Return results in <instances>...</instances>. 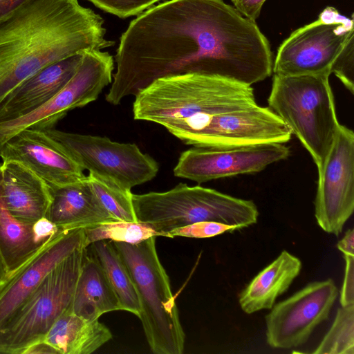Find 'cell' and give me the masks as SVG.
<instances>
[{
  "instance_id": "6da1fadb",
  "label": "cell",
  "mask_w": 354,
  "mask_h": 354,
  "mask_svg": "<svg viewBox=\"0 0 354 354\" xmlns=\"http://www.w3.org/2000/svg\"><path fill=\"white\" fill-rule=\"evenodd\" d=\"M263 47L255 21L223 0L165 1L140 14L122 33L106 101L118 105L158 78L186 73L248 83Z\"/></svg>"
},
{
  "instance_id": "7a4b0ae2",
  "label": "cell",
  "mask_w": 354,
  "mask_h": 354,
  "mask_svg": "<svg viewBox=\"0 0 354 354\" xmlns=\"http://www.w3.org/2000/svg\"><path fill=\"white\" fill-rule=\"evenodd\" d=\"M104 19L78 0H25L0 17V102L45 66L111 47Z\"/></svg>"
},
{
  "instance_id": "3957f363",
  "label": "cell",
  "mask_w": 354,
  "mask_h": 354,
  "mask_svg": "<svg viewBox=\"0 0 354 354\" xmlns=\"http://www.w3.org/2000/svg\"><path fill=\"white\" fill-rule=\"evenodd\" d=\"M135 97L134 120L158 124L169 132L196 117L257 104L251 86L198 73L158 78Z\"/></svg>"
},
{
  "instance_id": "277c9868",
  "label": "cell",
  "mask_w": 354,
  "mask_h": 354,
  "mask_svg": "<svg viewBox=\"0 0 354 354\" xmlns=\"http://www.w3.org/2000/svg\"><path fill=\"white\" fill-rule=\"evenodd\" d=\"M328 75H274L268 107L310 154L318 173L335 141L340 124Z\"/></svg>"
},
{
  "instance_id": "5b68a950",
  "label": "cell",
  "mask_w": 354,
  "mask_h": 354,
  "mask_svg": "<svg viewBox=\"0 0 354 354\" xmlns=\"http://www.w3.org/2000/svg\"><path fill=\"white\" fill-rule=\"evenodd\" d=\"M156 237L135 244L111 241L136 288L140 306L138 317L151 351L181 354L185 335L169 277L158 255Z\"/></svg>"
},
{
  "instance_id": "8992f818",
  "label": "cell",
  "mask_w": 354,
  "mask_h": 354,
  "mask_svg": "<svg viewBox=\"0 0 354 354\" xmlns=\"http://www.w3.org/2000/svg\"><path fill=\"white\" fill-rule=\"evenodd\" d=\"M136 220L151 225L162 236L201 221H214L241 229L255 224V203L199 185L179 183L162 192L132 194Z\"/></svg>"
},
{
  "instance_id": "52a82bcc",
  "label": "cell",
  "mask_w": 354,
  "mask_h": 354,
  "mask_svg": "<svg viewBox=\"0 0 354 354\" xmlns=\"http://www.w3.org/2000/svg\"><path fill=\"white\" fill-rule=\"evenodd\" d=\"M86 248H78L53 268L0 328V353L24 354L44 339L71 306Z\"/></svg>"
},
{
  "instance_id": "ba28073f",
  "label": "cell",
  "mask_w": 354,
  "mask_h": 354,
  "mask_svg": "<svg viewBox=\"0 0 354 354\" xmlns=\"http://www.w3.org/2000/svg\"><path fill=\"white\" fill-rule=\"evenodd\" d=\"M353 15L326 7L318 18L293 31L279 46L272 72L283 76L328 75L343 54L354 45Z\"/></svg>"
},
{
  "instance_id": "9c48e42d",
  "label": "cell",
  "mask_w": 354,
  "mask_h": 354,
  "mask_svg": "<svg viewBox=\"0 0 354 354\" xmlns=\"http://www.w3.org/2000/svg\"><path fill=\"white\" fill-rule=\"evenodd\" d=\"M84 170L124 189L150 181L159 170L158 162L134 143L112 141L107 137L45 130Z\"/></svg>"
},
{
  "instance_id": "30bf717a",
  "label": "cell",
  "mask_w": 354,
  "mask_h": 354,
  "mask_svg": "<svg viewBox=\"0 0 354 354\" xmlns=\"http://www.w3.org/2000/svg\"><path fill=\"white\" fill-rule=\"evenodd\" d=\"M292 134L269 107L258 105L186 122L177 138L194 147L288 142Z\"/></svg>"
},
{
  "instance_id": "8fae6325",
  "label": "cell",
  "mask_w": 354,
  "mask_h": 354,
  "mask_svg": "<svg viewBox=\"0 0 354 354\" xmlns=\"http://www.w3.org/2000/svg\"><path fill=\"white\" fill-rule=\"evenodd\" d=\"M113 69V58L108 52L84 51L75 73L56 95L23 117L0 122V149L18 131L27 128L52 129L68 111L96 100L111 84Z\"/></svg>"
},
{
  "instance_id": "7c38bea8",
  "label": "cell",
  "mask_w": 354,
  "mask_h": 354,
  "mask_svg": "<svg viewBox=\"0 0 354 354\" xmlns=\"http://www.w3.org/2000/svg\"><path fill=\"white\" fill-rule=\"evenodd\" d=\"M290 155V148L281 142L194 147L181 153L174 168V174L200 184L259 172Z\"/></svg>"
},
{
  "instance_id": "4fadbf2b",
  "label": "cell",
  "mask_w": 354,
  "mask_h": 354,
  "mask_svg": "<svg viewBox=\"0 0 354 354\" xmlns=\"http://www.w3.org/2000/svg\"><path fill=\"white\" fill-rule=\"evenodd\" d=\"M339 295L332 279L313 281L274 305L266 316V341L287 349L306 342L315 328L328 318Z\"/></svg>"
},
{
  "instance_id": "5bb4252c",
  "label": "cell",
  "mask_w": 354,
  "mask_h": 354,
  "mask_svg": "<svg viewBox=\"0 0 354 354\" xmlns=\"http://www.w3.org/2000/svg\"><path fill=\"white\" fill-rule=\"evenodd\" d=\"M354 210V133L340 124L318 173L315 216L326 232L338 236Z\"/></svg>"
},
{
  "instance_id": "9a60e30c",
  "label": "cell",
  "mask_w": 354,
  "mask_h": 354,
  "mask_svg": "<svg viewBox=\"0 0 354 354\" xmlns=\"http://www.w3.org/2000/svg\"><path fill=\"white\" fill-rule=\"evenodd\" d=\"M82 247H86L84 228L59 230L17 269L7 274L0 281V328L46 274Z\"/></svg>"
},
{
  "instance_id": "2e32d148",
  "label": "cell",
  "mask_w": 354,
  "mask_h": 354,
  "mask_svg": "<svg viewBox=\"0 0 354 354\" xmlns=\"http://www.w3.org/2000/svg\"><path fill=\"white\" fill-rule=\"evenodd\" d=\"M3 161H17L50 185L82 180L84 169L66 149L44 130L27 128L10 137L1 147Z\"/></svg>"
},
{
  "instance_id": "e0dca14e",
  "label": "cell",
  "mask_w": 354,
  "mask_h": 354,
  "mask_svg": "<svg viewBox=\"0 0 354 354\" xmlns=\"http://www.w3.org/2000/svg\"><path fill=\"white\" fill-rule=\"evenodd\" d=\"M83 53L45 66L14 88L0 102V122L23 117L56 95L75 73Z\"/></svg>"
},
{
  "instance_id": "ac0fdd59",
  "label": "cell",
  "mask_w": 354,
  "mask_h": 354,
  "mask_svg": "<svg viewBox=\"0 0 354 354\" xmlns=\"http://www.w3.org/2000/svg\"><path fill=\"white\" fill-rule=\"evenodd\" d=\"M0 185L4 203L17 219L32 224L46 218L50 187L30 169L17 161H3Z\"/></svg>"
},
{
  "instance_id": "d6986e66",
  "label": "cell",
  "mask_w": 354,
  "mask_h": 354,
  "mask_svg": "<svg viewBox=\"0 0 354 354\" xmlns=\"http://www.w3.org/2000/svg\"><path fill=\"white\" fill-rule=\"evenodd\" d=\"M51 201L46 218L59 230L86 228L118 221L101 205L87 177L63 185H50Z\"/></svg>"
},
{
  "instance_id": "ffe728a7",
  "label": "cell",
  "mask_w": 354,
  "mask_h": 354,
  "mask_svg": "<svg viewBox=\"0 0 354 354\" xmlns=\"http://www.w3.org/2000/svg\"><path fill=\"white\" fill-rule=\"evenodd\" d=\"M301 267L299 258L283 250L240 292L239 302L243 311L252 314L271 309L277 298L288 290L299 274Z\"/></svg>"
},
{
  "instance_id": "44dd1931",
  "label": "cell",
  "mask_w": 354,
  "mask_h": 354,
  "mask_svg": "<svg viewBox=\"0 0 354 354\" xmlns=\"http://www.w3.org/2000/svg\"><path fill=\"white\" fill-rule=\"evenodd\" d=\"M70 308L88 319H97L104 313L122 310L102 268L87 248Z\"/></svg>"
},
{
  "instance_id": "7402d4cb",
  "label": "cell",
  "mask_w": 354,
  "mask_h": 354,
  "mask_svg": "<svg viewBox=\"0 0 354 354\" xmlns=\"http://www.w3.org/2000/svg\"><path fill=\"white\" fill-rule=\"evenodd\" d=\"M111 338L110 330L99 319L84 318L69 308L57 318L43 340L58 354H90Z\"/></svg>"
},
{
  "instance_id": "603a6c76",
  "label": "cell",
  "mask_w": 354,
  "mask_h": 354,
  "mask_svg": "<svg viewBox=\"0 0 354 354\" xmlns=\"http://www.w3.org/2000/svg\"><path fill=\"white\" fill-rule=\"evenodd\" d=\"M32 225L19 221L10 212L0 185V255L7 274L17 269L44 243L37 240Z\"/></svg>"
},
{
  "instance_id": "cb8c5ba5",
  "label": "cell",
  "mask_w": 354,
  "mask_h": 354,
  "mask_svg": "<svg viewBox=\"0 0 354 354\" xmlns=\"http://www.w3.org/2000/svg\"><path fill=\"white\" fill-rule=\"evenodd\" d=\"M87 250L97 259L114 290L122 310L139 316L140 306L127 266L111 240L91 243Z\"/></svg>"
},
{
  "instance_id": "d4e9b609",
  "label": "cell",
  "mask_w": 354,
  "mask_h": 354,
  "mask_svg": "<svg viewBox=\"0 0 354 354\" xmlns=\"http://www.w3.org/2000/svg\"><path fill=\"white\" fill-rule=\"evenodd\" d=\"M162 236L151 225L138 221H112L84 228L85 245L101 240L135 244Z\"/></svg>"
},
{
  "instance_id": "484cf974",
  "label": "cell",
  "mask_w": 354,
  "mask_h": 354,
  "mask_svg": "<svg viewBox=\"0 0 354 354\" xmlns=\"http://www.w3.org/2000/svg\"><path fill=\"white\" fill-rule=\"evenodd\" d=\"M88 182L97 198L116 221H137L130 189L88 173Z\"/></svg>"
},
{
  "instance_id": "4316f807",
  "label": "cell",
  "mask_w": 354,
  "mask_h": 354,
  "mask_svg": "<svg viewBox=\"0 0 354 354\" xmlns=\"http://www.w3.org/2000/svg\"><path fill=\"white\" fill-rule=\"evenodd\" d=\"M313 353L354 354V304L337 310L330 329Z\"/></svg>"
},
{
  "instance_id": "83f0119b",
  "label": "cell",
  "mask_w": 354,
  "mask_h": 354,
  "mask_svg": "<svg viewBox=\"0 0 354 354\" xmlns=\"http://www.w3.org/2000/svg\"><path fill=\"white\" fill-rule=\"evenodd\" d=\"M120 18L139 15L160 0H86Z\"/></svg>"
},
{
  "instance_id": "f1b7e54d",
  "label": "cell",
  "mask_w": 354,
  "mask_h": 354,
  "mask_svg": "<svg viewBox=\"0 0 354 354\" xmlns=\"http://www.w3.org/2000/svg\"><path fill=\"white\" fill-rule=\"evenodd\" d=\"M236 230H239V227L234 225L214 221H201L173 229L167 232V237L210 238Z\"/></svg>"
},
{
  "instance_id": "f546056e",
  "label": "cell",
  "mask_w": 354,
  "mask_h": 354,
  "mask_svg": "<svg viewBox=\"0 0 354 354\" xmlns=\"http://www.w3.org/2000/svg\"><path fill=\"white\" fill-rule=\"evenodd\" d=\"M346 267L344 278L340 292L341 306L354 304V250H344Z\"/></svg>"
},
{
  "instance_id": "4dcf8cb0",
  "label": "cell",
  "mask_w": 354,
  "mask_h": 354,
  "mask_svg": "<svg viewBox=\"0 0 354 354\" xmlns=\"http://www.w3.org/2000/svg\"><path fill=\"white\" fill-rule=\"evenodd\" d=\"M234 6L247 18L256 21L266 0H231Z\"/></svg>"
},
{
  "instance_id": "1f68e13d",
  "label": "cell",
  "mask_w": 354,
  "mask_h": 354,
  "mask_svg": "<svg viewBox=\"0 0 354 354\" xmlns=\"http://www.w3.org/2000/svg\"><path fill=\"white\" fill-rule=\"evenodd\" d=\"M32 227L36 239L40 243H44L54 234L61 230L46 218L34 223Z\"/></svg>"
},
{
  "instance_id": "d6a6232c",
  "label": "cell",
  "mask_w": 354,
  "mask_h": 354,
  "mask_svg": "<svg viewBox=\"0 0 354 354\" xmlns=\"http://www.w3.org/2000/svg\"><path fill=\"white\" fill-rule=\"evenodd\" d=\"M58 354L57 351L44 340L37 342L30 345L24 354Z\"/></svg>"
},
{
  "instance_id": "836d02e7",
  "label": "cell",
  "mask_w": 354,
  "mask_h": 354,
  "mask_svg": "<svg viewBox=\"0 0 354 354\" xmlns=\"http://www.w3.org/2000/svg\"><path fill=\"white\" fill-rule=\"evenodd\" d=\"M25 0H0V17Z\"/></svg>"
},
{
  "instance_id": "e575fe53",
  "label": "cell",
  "mask_w": 354,
  "mask_h": 354,
  "mask_svg": "<svg viewBox=\"0 0 354 354\" xmlns=\"http://www.w3.org/2000/svg\"><path fill=\"white\" fill-rule=\"evenodd\" d=\"M6 271L1 259V257L0 255V281L5 277L6 275Z\"/></svg>"
}]
</instances>
